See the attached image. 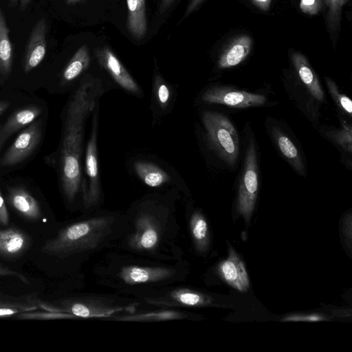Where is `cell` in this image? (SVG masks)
Segmentation results:
<instances>
[{
    "instance_id": "6da1fadb",
    "label": "cell",
    "mask_w": 352,
    "mask_h": 352,
    "mask_svg": "<svg viewBox=\"0 0 352 352\" xmlns=\"http://www.w3.org/2000/svg\"><path fill=\"white\" fill-rule=\"evenodd\" d=\"M109 89L100 77L87 74L67 101L63 122L58 168L61 189L69 204H73L81 193L86 122L101 96Z\"/></svg>"
},
{
    "instance_id": "7a4b0ae2",
    "label": "cell",
    "mask_w": 352,
    "mask_h": 352,
    "mask_svg": "<svg viewBox=\"0 0 352 352\" xmlns=\"http://www.w3.org/2000/svg\"><path fill=\"white\" fill-rule=\"evenodd\" d=\"M115 220L113 216L104 215L76 222L45 241L41 251L45 254L63 258L95 249L111 234Z\"/></svg>"
},
{
    "instance_id": "3957f363",
    "label": "cell",
    "mask_w": 352,
    "mask_h": 352,
    "mask_svg": "<svg viewBox=\"0 0 352 352\" xmlns=\"http://www.w3.org/2000/svg\"><path fill=\"white\" fill-rule=\"evenodd\" d=\"M134 230L129 236V246L150 252L159 247L162 236L160 216L164 207L155 197L144 199L136 206Z\"/></svg>"
},
{
    "instance_id": "277c9868",
    "label": "cell",
    "mask_w": 352,
    "mask_h": 352,
    "mask_svg": "<svg viewBox=\"0 0 352 352\" xmlns=\"http://www.w3.org/2000/svg\"><path fill=\"white\" fill-rule=\"evenodd\" d=\"M99 104L91 113V126L85 148L84 173L82 175L81 195L86 209L96 206L102 199L98 156Z\"/></svg>"
},
{
    "instance_id": "5b68a950",
    "label": "cell",
    "mask_w": 352,
    "mask_h": 352,
    "mask_svg": "<svg viewBox=\"0 0 352 352\" xmlns=\"http://www.w3.org/2000/svg\"><path fill=\"white\" fill-rule=\"evenodd\" d=\"M202 122L212 148L226 163L234 165L239 156V143L232 123L223 115L208 111L202 113Z\"/></svg>"
},
{
    "instance_id": "8992f818",
    "label": "cell",
    "mask_w": 352,
    "mask_h": 352,
    "mask_svg": "<svg viewBox=\"0 0 352 352\" xmlns=\"http://www.w3.org/2000/svg\"><path fill=\"white\" fill-rule=\"evenodd\" d=\"M38 307L47 311L63 313L80 318H109L122 311H130L134 306H118L89 298H63L55 301L38 298Z\"/></svg>"
},
{
    "instance_id": "52a82bcc",
    "label": "cell",
    "mask_w": 352,
    "mask_h": 352,
    "mask_svg": "<svg viewBox=\"0 0 352 352\" xmlns=\"http://www.w3.org/2000/svg\"><path fill=\"white\" fill-rule=\"evenodd\" d=\"M258 166L254 142L251 138L245 153L243 171L239 182L237 211L248 222L254 209L258 193Z\"/></svg>"
},
{
    "instance_id": "ba28073f",
    "label": "cell",
    "mask_w": 352,
    "mask_h": 352,
    "mask_svg": "<svg viewBox=\"0 0 352 352\" xmlns=\"http://www.w3.org/2000/svg\"><path fill=\"white\" fill-rule=\"evenodd\" d=\"M131 169L135 177L151 188L168 186L182 188V179L168 165L151 157H137L131 162Z\"/></svg>"
},
{
    "instance_id": "9c48e42d",
    "label": "cell",
    "mask_w": 352,
    "mask_h": 352,
    "mask_svg": "<svg viewBox=\"0 0 352 352\" xmlns=\"http://www.w3.org/2000/svg\"><path fill=\"white\" fill-rule=\"evenodd\" d=\"M41 120L29 124L16 137L0 160V167L13 166L29 157L38 147L42 138Z\"/></svg>"
},
{
    "instance_id": "30bf717a",
    "label": "cell",
    "mask_w": 352,
    "mask_h": 352,
    "mask_svg": "<svg viewBox=\"0 0 352 352\" xmlns=\"http://www.w3.org/2000/svg\"><path fill=\"white\" fill-rule=\"evenodd\" d=\"M94 54L99 65L118 86L130 94L142 96L139 85L110 48L106 46L96 48Z\"/></svg>"
},
{
    "instance_id": "8fae6325",
    "label": "cell",
    "mask_w": 352,
    "mask_h": 352,
    "mask_svg": "<svg viewBox=\"0 0 352 352\" xmlns=\"http://www.w3.org/2000/svg\"><path fill=\"white\" fill-rule=\"evenodd\" d=\"M204 102L221 104L236 108H246L263 104L266 98L261 94L245 91L233 90L226 87H212L201 96Z\"/></svg>"
},
{
    "instance_id": "7c38bea8",
    "label": "cell",
    "mask_w": 352,
    "mask_h": 352,
    "mask_svg": "<svg viewBox=\"0 0 352 352\" xmlns=\"http://www.w3.org/2000/svg\"><path fill=\"white\" fill-rule=\"evenodd\" d=\"M175 273V270L170 267L126 265L121 268L118 276L126 285H139L168 280Z\"/></svg>"
},
{
    "instance_id": "4fadbf2b",
    "label": "cell",
    "mask_w": 352,
    "mask_h": 352,
    "mask_svg": "<svg viewBox=\"0 0 352 352\" xmlns=\"http://www.w3.org/2000/svg\"><path fill=\"white\" fill-rule=\"evenodd\" d=\"M154 305L164 307H197L212 304V299L201 292L186 288H177L160 297L147 299Z\"/></svg>"
},
{
    "instance_id": "5bb4252c",
    "label": "cell",
    "mask_w": 352,
    "mask_h": 352,
    "mask_svg": "<svg viewBox=\"0 0 352 352\" xmlns=\"http://www.w3.org/2000/svg\"><path fill=\"white\" fill-rule=\"evenodd\" d=\"M47 31L46 20L41 18L34 26L28 42L23 65L25 73L28 74L38 66L45 58Z\"/></svg>"
},
{
    "instance_id": "9a60e30c",
    "label": "cell",
    "mask_w": 352,
    "mask_h": 352,
    "mask_svg": "<svg viewBox=\"0 0 352 352\" xmlns=\"http://www.w3.org/2000/svg\"><path fill=\"white\" fill-rule=\"evenodd\" d=\"M31 243L30 236L17 227L0 229V257L4 259L21 257L29 250Z\"/></svg>"
},
{
    "instance_id": "2e32d148",
    "label": "cell",
    "mask_w": 352,
    "mask_h": 352,
    "mask_svg": "<svg viewBox=\"0 0 352 352\" xmlns=\"http://www.w3.org/2000/svg\"><path fill=\"white\" fill-rule=\"evenodd\" d=\"M176 91L155 69L152 83L151 109L154 120L168 113L174 104Z\"/></svg>"
},
{
    "instance_id": "e0dca14e",
    "label": "cell",
    "mask_w": 352,
    "mask_h": 352,
    "mask_svg": "<svg viewBox=\"0 0 352 352\" xmlns=\"http://www.w3.org/2000/svg\"><path fill=\"white\" fill-rule=\"evenodd\" d=\"M218 272L236 290L243 292L249 289L250 280L245 265L232 247L229 248L228 258L219 265Z\"/></svg>"
},
{
    "instance_id": "ac0fdd59",
    "label": "cell",
    "mask_w": 352,
    "mask_h": 352,
    "mask_svg": "<svg viewBox=\"0 0 352 352\" xmlns=\"http://www.w3.org/2000/svg\"><path fill=\"white\" fill-rule=\"evenodd\" d=\"M7 199L17 213L27 221H37L41 219L43 213L39 203L25 188H9Z\"/></svg>"
},
{
    "instance_id": "d6986e66",
    "label": "cell",
    "mask_w": 352,
    "mask_h": 352,
    "mask_svg": "<svg viewBox=\"0 0 352 352\" xmlns=\"http://www.w3.org/2000/svg\"><path fill=\"white\" fill-rule=\"evenodd\" d=\"M42 111V107L36 104L28 105L15 111L3 125H1V144H3L13 133L34 122Z\"/></svg>"
},
{
    "instance_id": "ffe728a7",
    "label": "cell",
    "mask_w": 352,
    "mask_h": 352,
    "mask_svg": "<svg viewBox=\"0 0 352 352\" xmlns=\"http://www.w3.org/2000/svg\"><path fill=\"white\" fill-rule=\"evenodd\" d=\"M91 57L86 45H82L75 52L64 67L60 78L61 86H67L78 80L89 68Z\"/></svg>"
},
{
    "instance_id": "44dd1931",
    "label": "cell",
    "mask_w": 352,
    "mask_h": 352,
    "mask_svg": "<svg viewBox=\"0 0 352 352\" xmlns=\"http://www.w3.org/2000/svg\"><path fill=\"white\" fill-rule=\"evenodd\" d=\"M252 41L246 35L235 38L221 54L218 65L220 68H229L239 65L250 54Z\"/></svg>"
},
{
    "instance_id": "7402d4cb",
    "label": "cell",
    "mask_w": 352,
    "mask_h": 352,
    "mask_svg": "<svg viewBox=\"0 0 352 352\" xmlns=\"http://www.w3.org/2000/svg\"><path fill=\"white\" fill-rule=\"evenodd\" d=\"M294 66L302 82L311 94L318 100L322 101L324 94L315 72L311 67L307 59L299 52L292 54Z\"/></svg>"
},
{
    "instance_id": "603a6c76",
    "label": "cell",
    "mask_w": 352,
    "mask_h": 352,
    "mask_svg": "<svg viewBox=\"0 0 352 352\" xmlns=\"http://www.w3.org/2000/svg\"><path fill=\"white\" fill-rule=\"evenodd\" d=\"M127 28L131 36L140 40L146 34V0H126Z\"/></svg>"
},
{
    "instance_id": "cb8c5ba5",
    "label": "cell",
    "mask_w": 352,
    "mask_h": 352,
    "mask_svg": "<svg viewBox=\"0 0 352 352\" xmlns=\"http://www.w3.org/2000/svg\"><path fill=\"white\" fill-rule=\"evenodd\" d=\"M10 30L0 9V75L8 76L12 67V46L9 36Z\"/></svg>"
},
{
    "instance_id": "d4e9b609",
    "label": "cell",
    "mask_w": 352,
    "mask_h": 352,
    "mask_svg": "<svg viewBox=\"0 0 352 352\" xmlns=\"http://www.w3.org/2000/svg\"><path fill=\"white\" fill-rule=\"evenodd\" d=\"M190 234L196 249L204 252L206 251L210 243V234L207 221L198 210L195 211L190 218Z\"/></svg>"
},
{
    "instance_id": "484cf974",
    "label": "cell",
    "mask_w": 352,
    "mask_h": 352,
    "mask_svg": "<svg viewBox=\"0 0 352 352\" xmlns=\"http://www.w3.org/2000/svg\"><path fill=\"white\" fill-rule=\"evenodd\" d=\"M273 135L283 155L288 160L293 167L302 175L304 168L299 153L291 140L280 129L275 126L272 129Z\"/></svg>"
},
{
    "instance_id": "4316f807",
    "label": "cell",
    "mask_w": 352,
    "mask_h": 352,
    "mask_svg": "<svg viewBox=\"0 0 352 352\" xmlns=\"http://www.w3.org/2000/svg\"><path fill=\"white\" fill-rule=\"evenodd\" d=\"M185 317L184 313L171 309L157 310L149 312L131 314L129 315L115 316L117 320L122 321H164L182 319Z\"/></svg>"
},
{
    "instance_id": "83f0119b",
    "label": "cell",
    "mask_w": 352,
    "mask_h": 352,
    "mask_svg": "<svg viewBox=\"0 0 352 352\" xmlns=\"http://www.w3.org/2000/svg\"><path fill=\"white\" fill-rule=\"evenodd\" d=\"M38 299L36 294L15 296L0 292V307H12L23 313L29 312L38 308Z\"/></svg>"
},
{
    "instance_id": "f1b7e54d",
    "label": "cell",
    "mask_w": 352,
    "mask_h": 352,
    "mask_svg": "<svg viewBox=\"0 0 352 352\" xmlns=\"http://www.w3.org/2000/svg\"><path fill=\"white\" fill-rule=\"evenodd\" d=\"M349 0H325L328 8L327 22L331 30H336L340 24L343 6Z\"/></svg>"
},
{
    "instance_id": "f546056e",
    "label": "cell",
    "mask_w": 352,
    "mask_h": 352,
    "mask_svg": "<svg viewBox=\"0 0 352 352\" xmlns=\"http://www.w3.org/2000/svg\"><path fill=\"white\" fill-rule=\"evenodd\" d=\"M326 82L329 93L336 104L351 116L352 113V102L351 99L346 95L339 92L336 85L331 79L326 78Z\"/></svg>"
},
{
    "instance_id": "4dcf8cb0",
    "label": "cell",
    "mask_w": 352,
    "mask_h": 352,
    "mask_svg": "<svg viewBox=\"0 0 352 352\" xmlns=\"http://www.w3.org/2000/svg\"><path fill=\"white\" fill-rule=\"evenodd\" d=\"M336 141L343 148L349 152L352 151V129L351 126L346 123L342 124V127L339 131L330 132L329 135Z\"/></svg>"
},
{
    "instance_id": "1f68e13d",
    "label": "cell",
    "mask_w": 352,
    "mask_h": 352,
    "mask_svg": "<svg viewBox=\"0 0 352 352\" xmlns=\"http://www.w3.org/2000/svg\"><path fill=\"white\" fill-rule=\"evenodd\" d=\"M300 10L309 15L317 14L322 6V0H300Z\"/></svg>"
},
{
    "instance_id": "d6a6232c",
    "label": "cell",
    "mask_w": 352,
    "mask_h": 352,
    "mask_svg": "<svg viewBox=\"0 0 352 352\" xmlns=\"http://www.w3.org/2000/svg\"><path fill=\"white\" fill-rule=\"evenodd\" d=\"M6 276L14 277L25 284H30L28 279L23 274L0 263V277Z\"/></svg>"
},
{
    "instance_id": "836d02e7",
    "label": "cell",
    "mask_w": 352,
    "mask_h": 352,
    "mask_svg": "<svg viewBox=\"0 0 352 352\" xmlns=\"http://www.w3.org/2000/svg\"><path fill=\"white\" fill-rule=\"evenodd\" d=\"M9 223V214L0 190V226H6Z\"/></svg>"
},
{
    "instance_id": "e575fe53",
    "label": "cell",
    "mask_w": 352,
    "mask_h": 352,
    "mask_svg": "<svg viewBox=\"0 0 352 352\" xmlns=\"http://www.w3.org/2000/svg\"><path fill=\"white\" fill-rule=\"evenodd\" d=\"M324 320V317L320 315H308V316H291L287 317L285 320H292V321H299V320H305V321H318Z\"/></svg>"
},
{
    "instance_id": "d590c367",
    "label": "cell",
    "mask_w": 352,
    "mask_h": 352,
    "mask_svg": "<svg viewBox=\"0 0 352 352\" xmlns=\"http://www.w3.org/2000/svg\"><path fill=\"white\" fill-rule=\"evenodd\" d=\"M11 6H18L21 10H24L32 0H7Z\"/></svg>"
},
{
    "instance_id": "8d00e7d4",
    "label": "cell",
    "mask_w": 352,
    "mask_h": 352,
    "mask_svg": "<svg viewBox=\"0 0 352 352\" xmlns=\"http://www.w3.org/2000/svg\"><path fill=\"white\" fill-rule=\"evenodd\" d=\"M203 1L204 0H191L187 6L184 16L186 17L191 14Z\"/></svg>"
},
{
    "instance_id": "74e56055",
    "label": "cell",
    "mask_w": 352,
    "mask_h": 352,
    "mask_svg": "<svg viewBox=\"0 0 352 352\" xmlns=\"http://www.w3.org/2000/svg\"><path fill=\"white\" fill-rule=\"evenodd\" d=\"M272 0H252L254 4L263 11H267Z\"/></svg>"
},
{
    "instance_id": "f35d334b",
    "label": "cell",
    "mask_w": 352,
    "mask_h": 352,
    "mask_svg": "<svg viewBox=\"0 0 352 352\" xmlns=\"http://www.w3.org/2000/svg\"><path fill=\"white\" fill-rule=\"evenodd\" d=\"M175 0H161L160 4V11L161 13H163L166 10H167L174 2Z\"/></svg>"
},
{
    "instance_id": "ab89813d",
    "label": "cell",
    "mask_w": 352,
    "mask_h": 352,
    "mask_svg": "<svg viewBox=\"0 0 352 352\" xmlns=\"http://www.w3.org/2000/svg\"><path fill=\"white\" fill-rule=\"evenodd\" d=\"M10 106V102L8 100H0V116L5 113Z\"/></svg>"
},
{
    "instance_id": "60d3db41",
    "label": "cell",
    "mask_w": 352,
    "mask_h": 352,
    "mask_svg": "<svg viewBox=\"0 0 352 352\" xmlns=\"http://www.w3.org/2000/svg\"><path fill=\"white\" fill-rule=\"evenodd\" d=\"M83 0H66V3L67 5L74 4L78 2L82 1Z\"/></svg>"
},
{
    "instance_id": "b9f144b4",
    "label": "cell",
    "mask_w": 352,
    "mask_h": 352,
    "mask_svg": "<svg viewBox=\"0 0 352 352\" xmlns=\"http://www.w3.org/2000/svg\"><path fill=\"white\" fill-rule=\"evenodd\" d=\"M1 125H0V135H1ZM0 146H1V140H0Z\"/></svg>"
}]
</instances>
